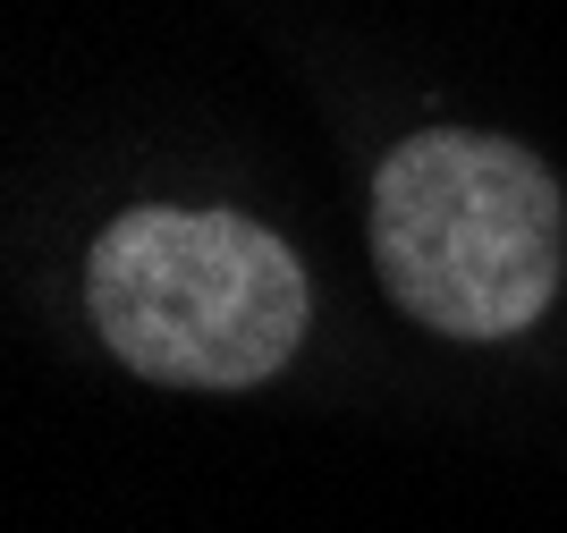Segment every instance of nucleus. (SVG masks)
Returning a JSON list of instances; mask_svg holds the SVG:
<instances>
[{"label": "nucleus", "mask_w": 567, "mask_h": 533, "mask_svg": "<svg viewBox=\"0 0 567 533\" xmlns=\"http://www.w3.org/2000/svg\"><path fill=\"white\" fill-rule=\"evenodd\" d=\"M94 330L118 365L178 390H246L306 339V271L271 229L237 212H118L85 263Z\"/></svg>", "instance_id": "obj_1"}, {"label": "nucleus", "mask_w": 567, "mask_h": 533, "mask_svg": "<svg viewBox=\"0 0 567 533\" xmlns=\"http://www.w3.org/2000/svg\"><path fill=\"white\" fill-rule=\"evenodd\" d=\"M559 186L525 144L432 127L373 178V263L415 322L450 339H508L559 288Z\"/></svg>", "instance_id": "obj_2"}]
</instances>
